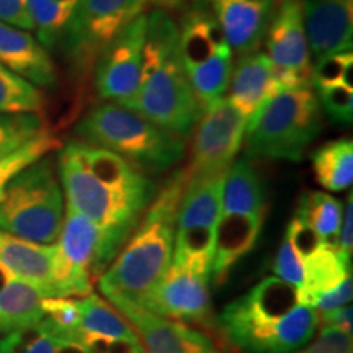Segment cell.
<instances>
[{
  "mask_svg": "<svg viewBox=\"0 0 353 353\" xmlns=\"http://www.w3.org/2000/svg\"><path fill=\"white\" fill-rule=\"evenodd\" d=\"M61 148V141L51 131L44 130L13 152L0 156V196L13 176L52 151H59Z\"/></svg>",
  "mask_w": 353,
  "mask_h": 353,
  "instance_id": "34",
  "label": "cell"
},
{
  "mask_svg": "<svg viewBox=\"0 0 353 353\" xmlns=\"http://www.w3.org/2000/svg\"><path fill=\"white\" fill-rule=\"evenodd\" d=\"M273 272H275L276 278H280V280L286 281V283L294 286L296 290L301 288L304 278L303 259L299 257L296 249L291 245V242L286 237L276 252L275 262H273Z\"/></svg>",
  "mask_w": 353,
  "mask_h": 353,
  "instance_id": "40",
  "label": "cell"
},
{
  "mask_svg": "<svg viewBox=\"0 0 353 353\" xmlns=\"http://www.w3.org/2000/svg\"><path fill=\"white\" fill-rule=\"evenodd\" d=\"M221 211L224 214H257L268 211L263 180L250 159L234 161L228 169L223 182Z\"/></svg>",
  "mask_w": 353,
  "mask_h": 353,
  "instance_id": "24",
  "label": "cell"
},
{
  "mask_svg": "<svg viewBox=\"0 0 353 353\" xmlns=\"http://www.w3.org/2000/svg\"><path fill=\"white\" fill-rule=\"evenodd\" d=\"M46 130L41 113H0V156H6Z\"/></svg>",
  "mask_w": 353,
  "mask_h": 353,
  "instance_id": "36",
  "label": "cell"
},
{
  "mask_svg": "<svg viewBox=\"0 0 353 353\" xmlns=\"http://www.w3.org/2000/svg\"><path fill=\"white\" fill-rule=\"evenodd\" d=\"M224 174L188 176L176 216V228L206 226L218 223L223 200Z\"/></svg>",
  "mask_w": 353,
  "mask_h": 353,
  "instance_id": "23",
  "label": "cell"
},
{
  "mask_svg": "<svg viewBox=\"0 0 353 353\" xmlns=\"http://www.w3.org/2000/svg\"><path fill=\"white\" fill-rule=\"evenodd\" d=\"M311 54L321 57L352 50L353 0H303Z\"/></svg>",
  "mask_w": 353,
  "mask_h": 353,
  "instance_id": "16",
  "label": "cell"
},
{
  "mask_svg": "<svg viewBox=\"0 0 353 353\" xmlns=\"http://www.w3.org/2000/svg\"><path fill=\"white\" fill-rule=\"evenodd\" d=\"M321 329H337L348 335H352V306H347L330 311L327 314H321L319 317Z\"/></svg>",
  "mask_w": 353,
  "mask_h": 353,
  "instance_id": "47",
  "label": "cell"
},
{
  "mask_svg": "<svg viewBox=\"0 0 353 353\" xmlns=\"http://www.w3.org/2000/svg\"><path fill=\"white\" fill-rule=\"evenodd\" d=\"M56 2L63 3V6L69 7V8H72V10H76L79 3H81V0H56Z\"/></svg>",
  "mask_w": 353,
  "mask_h": 353,
  "instance_id": "50",
  "label": "cell"
},
{
  "mask_svg": "<svg viewBox=\"0 0 353 353\" xmlns=\"http://www.w3.org/2000/svg\"><path fill=\"white\" fill-rule=\"evenodd\" d=\"M352 335L337 329H321L314 342L296 353H352Z\"/></svg>",
  "mask_w": 353,
  "mask_h": 353,
  "instance_id": "43",
  "label": "cell"
},
{
  "mask_svg": "<svg viewBox=\"0 0 353 353\" xmlns=\"http://www.w3.org/2000/svg\"><path fill=\"white\" fill-rule=\"evenodd\" d=\"M353 65L352 50L330 52L317 57L316 64L311 65V87L314 92L324 90V88L339 85L342 82V76L347 68Z\"/></svg>",
  "mask_w": 353,
  "mask_h": 353,
  "instance_id": "38",
  "label": "cell"
},
{
  "mask_svg": "<svg viewBox=\"0 0 353 353\" xmlns=\"http://www.w3.org/2000/svg\"><path fill=\"white\" fill-rule=\"evenodd\" d=\"M278 0H208L232 52L259 51Z\"/></svg>",
  "mask_w": 353,
  "mask_h": 353,
  "instance_id": "15",
  "label": "cell"
},
{
  "mask_svg": "<svg viewBox=\"0 0 353 353\" xmlns=\"http://www.w3.org/2000/svg\"><path fill=\"white\" fill-rule=\"evenodd\" d=\"M352 245H353V196L350 193L347 198V205L343 206L341 229H339L337 237H335L334 249L337 250L339 255H341L345 262L352 263Z\"/></svg>",
  "mask_w": 353,
  "mask_h": 353,
  "instance_id": "45",
  "label": "cell"
},
{
  "mask_svg": "<svg viewBox=\"0 0 353 353\" xmlns=\"http://www.w3.org/2000/svg\"><path fill=\"white\" fill-rule=\"evenodd\" d=\"M321 110L337 125H350L353 120V88L339 85L316 92Z\"/></svg>",
  "mask_w": 353,
  "mask_h": 353,
  "instance_id": "39",
  "label": "cell"
},
{
  "mask_svg": "<svg viewBox=\"0 0 353 353\" xmlns=\"http://www.w3.org/2000/svg\"><path fill=\"white\" fill-rule=\"evenodd\" d=\"M267 213L219 216L214 226V254L210 275L216 286L223 285L234 265L255 249Z\"/></svg>",
  "mask_w": 353,
  "mask_h": 353,
  "instance_id": "19",
  "label": "cell"
},
{
  "mask_svg": "<svg viewBox=\"0 0 353 353\" xmlns=\"http://www.w3.org/2000/svg\"><path fill=\"white\" fill-rule=\"evenodd\" d=\"M228 90L226 99L249 121L280 90L268 56L260 51L241 54L232 65Z\"/></svg>",
  "mask_w": 353,
  "mask_h": 353,
  "instance_id": "21",
  "label": "cell"
},
{
  "mask_svg": "<svg viewBox=\"0 0 353 353\" xmlns=\"http://www.w3.org/2000/svg\"><path fill=\"white\" fill-rule=\"evenodd\" d=\"M0 263L33 285L44 298H59L56 286V244H37L0 231Z\"/></svg>",
  "mask_w": 353,
  "mask_h": 353,
  "instance_id": "18",
  "label": "cell"
},
{
  "mask_svg": "<svg viewBox=\"0 0 353 353\" xmlns=\"http://www.w3.org/2000/svg\"><path fill=\"white\" fill-rule=\"evenodd\" d=\"M0 21L26 32L33 30L26 0H0Z\"/></svg>",
  "mask_w": 353,
  "mask_h": 353,
  "instance_id": "46",
  "label": "cell"
},
{
  "mask_svg": "<svg viewBox=\"0 0 353 353\" xmlns=\"http://www.w3.org/2000/svg\"><path fill=\"white\" fill-rule=\"evenodd\" d=\"M218 334L244 353H291L319 327L314 307L298 301V291L276 276H267L216 317Z\"/></svg>",
  "mask_w": 353,
  "mask_h": 353,
  "instance_id": "1",
  "label": "cell"
},
{
  "mask_svg": "<svg viewBox=\"0 0 353 353\" xmlns=\"http://www.w3.org/2000/svg\"><path fill=\"white\" fill-rule=\"evenodd\" d=\"M105 298L130 322L145 353H228L213 335L154 314L130 296L107 294Z\"/></svg>",
  "mask_w": 353,
  "mask_h": 353,
  "instance_id": "14",
  "label": "cell"
},
{
  "mask_svg": "<svg viewBox=\"0 0 353 353\" xmlns=\"http://www.w3.org/2000/svg\"><path fill=\"white\" fill-rule=\"evenodd\" d=\"M265 44L280 90L311 85V51L304 26L303 0H278Z\"/></svg>",
  "mask_w": 353,
  "mask_h": 353,
  "instance_id": "12",
  "label": "cell"
},
{
  "mask_svg": "<svg viewBox=\"0 0 353 353\" xmlns=\"http://www.w3.org/2000/svg\"><path fill=\"white\" fill-rule=\"evenodd\" d=\"M59 339L61 334L43 317L37 324L7 332L0 341V353H56Z\"/></svg>",
  "mask_w": 353,
  "mask_h": 353,
  "instance_id": "35",
  "label": "cell"
},
{
  "mask_svg": "<svg viewBox=\"0 0 353 353\" xmlns=\"http://www.w3.org/2000/svg\"><path fill=\"white\" fill-rule=\"evenodd\" d=\"M43 108L41 90L0 64V113H41Z\"/></svg>",
  "mask_w": 353,
  "mask_h": 353,
  "instance_id": "33",
  "label": "cell"
},
{
  "mask_svg": "<svg viewBox=\"0 0 353 353\" xmlns=\"http://www.w3.org/2000/svg\"><path fill=\"white\" fill-rule=\"evenodd\" d=\"M187 170H176L152 198L143 219L125 242L108 268L101 273L99 288L103 296L125 294L138 298L151 290L169 270L174 250L176 216L182 200Z\"/></svg>",
  "mask_w": 353,
  "mask_h": 353,
  "instance_id": "2",
  "label": "cell"
},
{
  "mask_svg": "<svg viewBox=\"0 0 353 353\" xmlns=\"http://www.w3.org/2000/svg\"><path fill=\"white\" fill-rule=\"evenodd\" d=\"M43 299L33 285L13 276L0 291V332L7 334L41 321Z\"/></svg>",
  "mask_w": 353,
  "mask_h": 353,
  "instance_id": "26",
  "label": "cell"
},
{
  "mask_svg": "<svg viewBox=\"0 0 353 353\" xmlns=\"http://www.w3.org/2000/svg\"><path fill=\"white\" fill-rule=\"evenodd\" d=\"M352 293V275H348L345 280H343L339 286H335L334 290L317 296L316 301L312 303V307L316 309L317 314H327L330 311H335V309L350 304Z\"/></svg>",
  "mask_w": 353,
  "mask_h": 353,
  "instance_id": "44",
  "label": "cell"
},
{
  "mask_svg": "<svg viewBox=\"0 0 353 353\" xmlns=\"http://www.w3.org/2000/svg\"><path fill=\"white\" fill-rule=\"evenodd\" d=\"M214 254V228H176L172 265L210 280Z\"/></svg>",
  "mask_w": 353,
  "mask_h": 353,
  "instance_id": "28",
  "label": "cell"
},
{
  "mask_svg": "<svg viewBox=\"0 0 353 353\" xmlns=\"http://www.w3.org/2000/svg\"><path fill=\"white\" fill-rule=\"evenodd\" d=\"M145 7L144 0H81L63 39L70 63L82 72L94 68L99 52Z\"/></svg>",
  "mask_w": 353,
  "mask_h": 353,
  "instance_id": "9",
  "label": "cell"
},
{
  "mask_svg": "<svg viewBox=\"0 0 353 353\" xmlns=\"http://www.w3.org/2000/svg\"><path fill=\"white\" fill-rule=\"evenodd\" d=\"M145 13L128 23L97 56L95 90L110 103L132 108L141 85Z\"/></svg>",
  "mask_w": 353,
  "mask_h": 353,
  "instance_id": "10",
  "label": "cell"
},
{
  "mask_svg": "<svg viewBox=\"0 0 353 353\" xmlns=\"http://www.w3.org/2000/svg\"><path fill=\"white\" fill-rule=\"evenodd\" d=\"M0 64L34 87L54 88L57 72L50 51L26 30L0 21Z\"/></svg>",
  "mask_w": 353,
  "mask_h": 353,
  "instance_id": "17",
  "label": "cell"
},
{
  "mask_svg": "<svg viewBox=\"0 0 353 353\" xmlns=\"http://www.w3.org/2000/svg\"><path fill=\"white\" fill-rule=\"evenodd\" d=\"M56 167L65 206L126 242L151 201L101 183L65 148L57 152Z\"/></svg>",
  "mask_w": 353,
  "mask_h": 353,
  "instance_id": "7",
  "label": "cell"
},
{
  "mask_svg": "<svg viewBox=\"0 0 353 353\" xmlns=\"http://www.w3.org/2000/svg\"><path fill=\"white\" fill-rule=\"evenodd\" d=\"M81 341L92 353H145L139 339H108L100 335L79 334Z\"/></svg>",
  "mask_w": 353,
  "mask_h": 353,
  "instance_id": "42",
  "label": "cell"
},
{
  "mask_svg": "<svg viewBox=\"0 0 353 353\" xmlns=\"http://www.w3.org/2000/svg\"><path fill=\"white\" fill-rule=\"evenodd\" d=\"M131 110L180 139L192 134L203 108L190 87L179 51L141 72L139 92Z\"/></svg>",
  "mask_w": 353,
  "mask_h": 353,
  "instance_id": "8",
  "label": "cell"
},
{
  "mask_svg": "<svg viewBox=\"0 0 353 353\" xmlns=\"http://www.w3.org/2000/svg\"><path fill=\"white\" fill-rule=\"evenodd\" d=\"M316 182L329 192H345L353 182V143L350 138L329 141L311 157Z\"/></svg>",
  "mask_w": 353,
  "mask_h": 353,
  "instance_id": "27",
  "label": "cell"
},
{
  "mask_svg": "<svg viewBox=\"0 0 353 353\" xmlns=\"http://www.w3.org/2000/svg\"><path fill=\"white\" fill-rule=\"evenodd\" d=\"M247 120L226 97L203 110L193 128L188 176L228 172L244 144Z\"/></svg>",
  "mask_w": 353,
  "mask_h": 353,
  "instance_id": "11",
  "label": "cell"
},
{
  "mask_svg": "<svg viewBox=\"0 0 353 353\" xmlns=\"http://www.w3.org/2000/svg\"><path fill=\"white\" fill-rule=\"evenodd\" d=\"M322 131V110L311 85L278 90L247 121V159L303 161Z\"/></svg>",
  "mask_w": 353,
  "mask_h": 353,
  "instance_id": "4",
  "label": "cell"
},
{
  "mask_svg": "<svg viewBox=\"0 0 353 353\" xmlns=\"http://www.w3.org/2000/svg\"><path fill=\"white\" fill-rule=\"evenodd\" d=\"M64 148L101 183L148 201L156 196L157 188L152 180L118 154L82 141H70Z\"/></svg>",
  "mask_w": 353,
  "mask_h": 353,
  "instance_id": "20",
  "label": "cell"
},
{
  "mask_svg": "<svg viewBox=\"0 0 353 353\" xmlns=\"http://www.w3.org/2000/svg\"><path fill=\"white\" fill-rule=\"evenodd\" d=\"M79 304H81V322H79L77 335L90 334L108 339L138 337L130 322L99 294L90 293L79 298Z\"/></svg>",
  "mask_w": 353,
  "mask_h": 353,
  "instance_id": "30",
  "label": "cell"
},
{
  "mask_svg": "<svg viewBox=\"0 0 353 353\" xmlns=\"http://www.w3.org/2000/svg\"><path fill=\"white\" fill-rule=\"evenodd\" d=\"M179 25V52L183 65H196L216 52L231 50L208 0H188Z\"/></svg>",
  "mask_w": 353,
  "mask_h": 353,
  "instance_id": "22",
  "label": "cell"
},
{
  "mask_svg": "<svg viewBox=\"0 0 353 353\" xmlns=\"http://www.w3.org/2000/svg\"><path fill=\"white\" fill-rule=\"evenodd\" d=\"M285 237L291 242V245L296 249V252L301 259H306L311 254H314L316 250H319L322 244H324V241L321 239L319 234L309 226L306 221L298 218L296 214L290 219Z\"/></svg>",
  "mask_w": 353,
  "mask_h": 353,
  "instance_id": "41",
  "label": "cell"
},
{
  "mask_svg": "<svg viewBox=\"0 0 353 353\" xmlns=\"http://www.w3.org/2000/svg\"><path fill=\"white\" fill-rule=\"evenodd\" d=\"M56 353H92V352L88 350L81 341H77V339L63 337V335H61Z\"/></svg>",
  "mask_w": 353,
  "mask_h": 353,
  "instance_id": "48",
  "label": "cell"
},
{
  "mask_svg": "<svg viewBox=\"0 0 353 353\" xmlns=\"http://www.w3.org/2000/svg\"><path fill=\"white\" fill-rule=\"evenodd\" d=\"M145 6H154L156 8H162V10H176L182 8L188 0H144Z\"/></svg>",
  "mask_w": 353,
  "mask_h": 353,
  "instance_id": "49",
  "label": "cell"
},
{
  "mask_svg": "<svg viewBox=\"0 0 353 353\" xmlns=\"http://www.w3.org/2000/svg\"><path fill=\"white\" fill-rule=\"evenodd\" d=\"M54 244L59 298H83L92 293L94 281L107 270L125 242L65 206Z\"/></svg>",
  "mask_w": 353,
  "mask_h": 353,
  "instance_id": "6",
  "label": "cell"
},
{
  "mask_svg": "<svg viewBox=\"0 0 353 353\" xmlns=\"http://www.w3.org/2000/svg\"><path fill=\"white\" fill-rule=\"evenodd\" d=\"M304 278L298 291V301L312 307L317 296L334 290L350 275L352 263L339 255L332 244L324 242L319 250L303 259Z\"/></svg>",
  "mask_w": 353,
  "mask_h": 353,
  "instance_id": "25",
  "label": "cell"
},
{
  "mask_svg": "<svg viewBox=\"0 0 353 353\" xmlns=\"http://www.w3.org/2000/svg\"><path fill=\"white\" fill-rule=\"evenodd\" d=\"M144 309L167 319L200 325L210 335L218 334L211 307L208 280L170 263L161 280L138 298Z\"/></svg>",
  "mask_w": 353,
  "mask_h": 353,
  "instance_id": "13",
  "label": "cell"
},
{
  "mask_svg": "<svg viewBox=\"0 0 353 353\" xmlns=\"http://www.w3.org/2000/svg\"><path fill=\"white\" fill-rule=\"evenodd\" d=\"M64 210L56 159L44 156L13 176L3 190L0 231L37 244H54Z\"/></svg>",
  "mask_w": 353,
  "mask_h": 353,
  "instance_id": "5",
  "label": "cell"
},
{
  "mask_svg": "<svg viewBox=\"0 0 353 353\" xmlns=\"http://www.w3.org/2000/svg\"><path fill=\"white\" fill-rule=\"evenodd\" d=\"M342 213V201L324 192L303 193L296 208L298 218L306 221L322 241L332 245L341 229Z\"/></svg>",
  "mask_w": 353,
  "mask_h": 353,
  "instance_id": "31",
  "label": "cell"
},
{
  "mask_svg": "<svg viewBox=\"0 0 353 353\" xmlns=\"http://www.w3.org/2000/svg\"><path fill=\"white\" fill-rule=\"evenodd\" d=\"M77 141L108 149L143 174H162L185 156V141L143 114L117 103H101L74 128Z\"/></svg>",
  "mask_w": 353,
  "mask_h": 353,
  "instance_id": "3",
  "label": "cell"
},
{
  "mask_svg": "<svg viewBox=\"0 0 353 353\" xmlns=\"http://www.w3.org/2000/svg\"><path fill=\"white\" fill-rule=\"evenodd\" d=\"M37 39L48 51L63 43L68 26L72 20V8L56 0H26Z\"/></svg>",
  "mask_w": 353,
  "mask_h": 353,
  "instance_id": "32",
  "label": "cell"
},
{
  "mask_svg": "<svg viewBox=\"0 0 353 353\" xmlns=\"http://www.w3.org/2000/svg\"><path fill=\"white\" fill-rule=\"evenodd\" d=\"M43 317L64 337L77 339L81 322L79 298H44L41 303Z\"/></svg>",
  "mask_w": 353,
  "mask_h": 353,
  "instance_id": "37",
  "label": "cell"
},
{
  "mask_svg": "<svg viewBox=\"0 0 353 353\" xmlns=\"http://www.w3.org/2000/svg\"><path fill=\"white\" fill-rule=\"evenodd\" d=\"M232 65V50L216 52L201 64L183 65L190 87L203 110L211 107L226 94Z\"/></svg>",
  "mask_w": 353,
  "mask_h": 353,
  "instance_id": "29",
  "label": "cell"
}]
</instances>
